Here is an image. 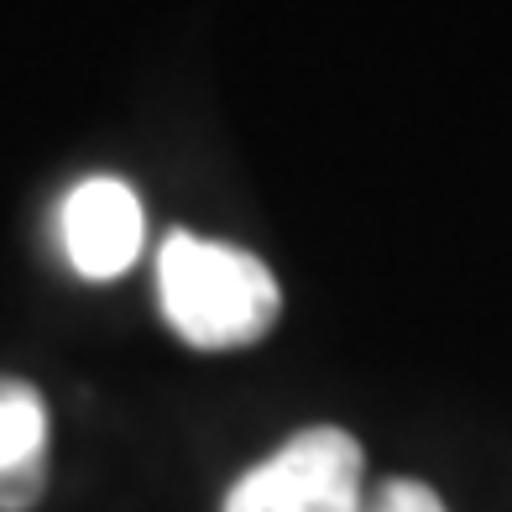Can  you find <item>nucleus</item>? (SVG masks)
<instances>
[{"label":"nucleus","mask_w":512,"mask_h":512,"mask_svg":"<svg viewBox=\"0 0 512 512\" xmlns=\"http://www.w3.org/2000/svg\"><path fill=\"white\" fill-rule=\"evenodd\" d=\"M361 512H450V507H445V497H439L429 481L398 476V481H387L377 492V502L361 507Z\"/></svg>","instance_id":"5"},{"label":"nucleus","mask_w":512,"mask_h":512,"mask_svg":"<svg viewBox=\"0 0 512 512\" xmlns=\"http://www.w3.org/2000/svg\"><path fill=\"white\" fill-rule=\"evenodd\" d=\"M48 492V403L21 377H0V512H27Z\"/></svg>","instance_id":"4"},{"label":"nucleus","mask_w":512,"mask_h":512,"mask_svg":"<svg viewBox=\"0 0 512 512\" xmlns=\"http://www.w3.org/2000/svg\"><path fill=\"white\" fill-rule=\"evenodd\" d=\"M157 309L194 351H241L277 324L283 288L256 251L173 230L157 246Z\"/></svg>","instance_id":"1"},{"label":"nucleus","mask_w":512,"mask_h":512,"mask_svg":"<svg viewBox=\"0 0 512 512\" xmlns=\"http://www.w3.org/2000/svg\"><path fill=\"white\" fill-rule=\"evenodd\" d=\"M58 241L68 267L89 283H110L136 267L147 241V209L142 194L115 173H89L58 204Z\"/></svg>","instance_id":"3"},{"label":"nucleus","mask_w":512,"mask_h":512,"mask_svg":"<svg viewBox=\"0 0 512 512\" xmlns=\"http://www.w3.org/2000/svg\"><path fill=\"white\" fill-rule=\"evenodd\" d=\"M361 476V439L340 424H309L230 481L220 512H361Z\"/></svg>","instance_id":"2"}]
</instances>
